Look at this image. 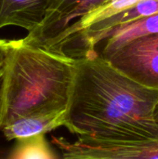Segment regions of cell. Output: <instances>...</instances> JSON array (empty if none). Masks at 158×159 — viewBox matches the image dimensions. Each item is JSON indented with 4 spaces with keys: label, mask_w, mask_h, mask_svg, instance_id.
<instances>
[{
    "label": "cell",
    "mask_w": 158,
    "mask_h": 159,
    "mask_svg": "<svg viewBox=\"0 0 158 159\" xmlns=\"http://www.w3.org/2000/svg\"><path fill=\"white\" fill-rule=\"evenodd\" d=\"M63 127L105 141L156 139L158 87L131 79L96 50L74 58Z\"/></svg>",
    "instance_id": "1"
},
{
    "label": "cell",
    "mask_w": 158,
    "mask_h": 159,
    "mask_svg": "<svg viewBox=\"0 0 158 159\" xmlns=\"http://www.w3.org/2000/svg\"><path fill=\"white\" fill-rule=\"evenodd\" d=\"M74 71L73 57L9 40L0 70V129L20 116L65 111Z\"/></svg>",
    "instance_id": "2"
},
{
    "label": "cell",
    "mask_w": 158,
    "mask_h": 159,
    "mask_svg": "<svg viewBox=\"0 0 158 159\" xmlns=\"http://www.w3.org/2000/svg\"><path fill=\"white\" fill-rule=\"evenodd\" d=\"M158 13V0H107L90 12L87 20L93 24L68 41L61 53L77 58L95 51L111 29Z\"/></svg>",
    "instance_id": "3"
},
{
    "label": "cell",
    "mask_w": 158,
    "mask_h": 159,
    "mask_svg": "<svg viewBox=\"0 0 158 159\" xmlns=\"http://www.w3.org/2000/svg\"><path fill=\"white\" fill-rule=\"evenodd\" d=\"M51 142L66 159L158 158V138L117 142L78 136L74 142L63 137H52Z\"/></svg>",
    "instance_id": "4"
},
{
    "label": "cell",
    "mask_w": 158,
    "mask_h": 159,
    "mask_svg": "<svg viewBox=\"0 0 158 159\" xmlns=\"http://www.w3.org/2000/svg\"><path fill=\"white\" fill-rule=\"evenodd\" d=\"M104 58L138 83L158 87V33L137 37Z\"/></svg>",
    "instance_id": "5"
},
{
    "label": "cell",
    "mask_w": 158,
    "mask_h": 159,
    "mask_svg": "<svg viewBox=\"0 0 158 159\" xmlns=\"http://www.w3.org/2000/svg\"><path fill=\"white\" fill-rule=\"evenodd\" d=\"M107 0H49L40 23L22 39L44 48L69 25Z\"/></svg>",
    "instance_id": "6"
},
{
    "label": "cell",
    "mask_w": 158,
    "mask_h": 159,
    "mask_svg": "<svg viewBox=\"0 0 158 159\" xmlns=\"http://www.w3.org/2000/svg\"><path fill=\"white\" fill-rule=\"evenodd\" d=\"M49 0H0V29L23 28L27 33L42 20Z\"/></svg>",
    "instance_id": "7"
},
{
    "label": "cell",
    "mask_w": 158,
    "mask_h": 159,
    "mask_svg": "<svg viewBox=\"0 0 158 159\" xmlns=\"http://www.w3.org/2000/svg\"><path fill=\"white\" fill-rule=\"evenodd\" d=\"M65 111L45 115L20 116L6 124L0 130L7 141L47 134L64 125Z\"/></svg>",
    "instance_id": "8"
},
{
    "label": "cell",
    "mask_w": 158,
    "mask_h": 159,
    "mask_svg": "<svg viewBox=\"0 0 158 159\" xmlns=\"http://www.w3.org/2000/svg\"><path fill=\"white\" fill-rule=\"evenodd\" d=\"M156 33H158V13L118 25L108 31L104 35L105 46L101 55L104 57L137 37Z\"/></svg>",
    "instance_id": "9"
},
{
    "label": "cell",
    "mask_w": 158,
    "mask_h": 159,
    "mask_svg": "<svg viewBox=\"0 0 158 159\" xmlns=\"http://www.w3.org/2000/svg\"><path fill=\"white\" fill-rule=\"evenodd\" d=\"M15 141L16 144L7 156L8 158L56 159L59 157L47 143L46 134H39Z\"/></svg>",
    "instance_id": "10"
},
{
    "label": "cell",
    "mask_w": 158,
    "mask_h": 159,
    "mask_svg": "<svg viewBox=\"0 0 158 159\" xmlns=\"http://www.w3.org/2000/svg\"><path fill=\"white\" fill-rule=\"evenodd\" d=\"M8 45H9V40L0 38V70L3 67L6 57H7Z\"/></svg>",
    "instance_id": "11"
}]
</instances>
